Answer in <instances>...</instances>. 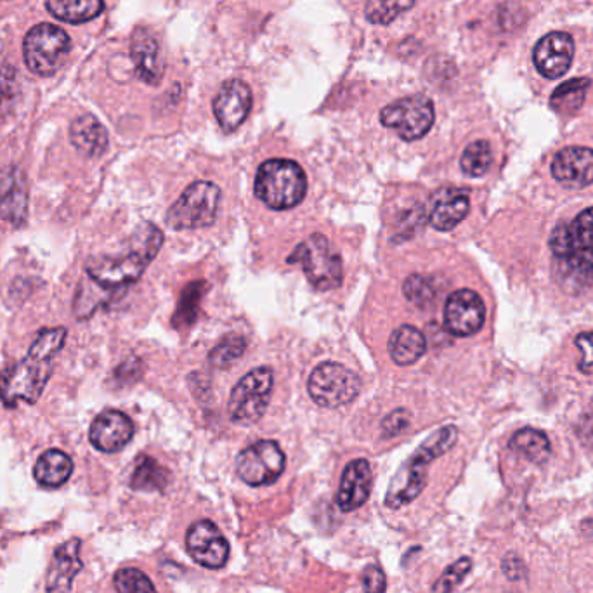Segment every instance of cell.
<instances>
[{
  "label": "cell",
  "instance_id": "cell-27",
  "mask_svg": "<svg viewBox=\"0 0 593 593\" xmlns=\"http://www.w3.org/2000/svg\"><path fill=\"white\" fill-rule=\"evenodd\" d=\"M46 7L56 20L82 25L103 13L105 0H47Z\"/></svg>",
  "mask_w": 593,
  "mask_h": 593
},
{
  "label": "cell",
  "instance_id": "cell-44",
  "mask_svg": "<svg viewBox=\"0 0 593 593\" xmlns=\"http://www.w3.org/2000/svg\"><path fill=\"white\" fill-rule=\"evenodd\" d=\"M576 434L580 437L583 446H587L588 450H593V415L581 417L578 427H576Z\"/></svg>",
  "mask_w": 593,
  "mask_h": 593
},
{
  "label": "cell",
  "instance_id": "cell-7",
  "mask_svg": "<svg viewBox=\"0 0 593 593\" xmlns=\"http://www.w3.org/2000/svg\"><path fill=\"white\" fill-rule=\"evenodd\" d=\"M72 49V39L63 28L40 23L28 30L23 40V59L30 72L51 77L63 66Z\"/></svg>",
  "mask_w": 593,
  "mask_h": 593
},
{
  "label": "cell",
  "instance_id": "cell-31",
  "mask_svg": "<svg viewBox=\"0 0 593 593\" xmlns=\"http://www.w3.org/2000/svg\"><path fill=\"white\" fill-rule=\"evenodd\" d=\"M417 0H366L365 16L372 25H389L415 6Z\"/></svg>",
  "mask_w": 593,
  "mask_h": 593
},
{
  "label": "cell",
  "instance_id": "cell-38",
  "mask_svg": "<svg viewBox=\"0 0 593 593\" xmlns=\"http://www.w3.org/2000/svg\"><path fill=\"white\" fill-rule=\"evenodd\" d=\"M18 96V75L14 66L6 65L0 70V118L6 117Z\"/></svg>",
  "mask_w": 593,
  "mask_h": 593
},
{
  "label": "cell",
  "instance_id": "cell-45",
  "mask_svg": "<svg viewBox=\"0 0 593 593\" xmlns=\"http://www.w3.org/2000/svg\"><path fill=\"white\" fill-rule=\"evenodd\" d=\"M581 533L587 538L588 541L593 543V519H587V521L581 522Z\"/></svg>",
  "mask_w": 593,
  "mask_h": 593
},
{
  "label": "cell",
  "instance_id": "cell-18",
  "mask_svg": "<svg viewBox=\"0 0 593 593\" xmlns=\"http://www.w3.org/2000/svg\"><path fill=\"white\" fill-rule=\"evenodd\" d=\"M552 176L566 188L581 189L593 184V150L569 146L559 151L552 162Z\"/></svg>",
  "mask_w": 593,
  "mask_h": 593
},
{
  "label": "cell",
  "instance_id": "cell-3",
  "mask_svg": "<svg viewBox=\"0 0 593 593\" xmlns=\"http://www.w3.org/2000/svg\"><path fill=\"white\" fill-rule=\"evenodd\" d=\"M457 441L458 429L455 425H444L427 437L415 453L401 465L396 476L392 477L385 495V507L399 510L415 502L427 486L431 463L443 457L444 453H448Z\"/></svg>",
  "mask_w": 593,
  "mask_h": 593
},
{
  "label": "cell",
  "instance_id": "cell-21",
  "mask_svg": "<svg viewBox=\"0 0 593 593\" xmlns=\"http://www.w3.org/2000/svg\"><path fill=\"white\" fill-rule=\"evenodd\" d=\"M80 545L79 538H73L54 550L53 561L47 571V593L72 592L73 580L84 567L80 559Z\"/></svg>",
  "mask_w": 593,
  "mask_h": 593
},
{
  "label": "cell",
  "instance_id": "cell-5",
  "mask_svg": "<svg viewBox=\"0 0 593 593\" xmlns=\"http://www.w3.org/2000/svg\"><path fill=\"white\" fill-rule=\"evenodd\" d=\"M254 193L269 209H294L307 193L306 172L294 160H266L257 170Z\"/></svg>",
  "mask_w": 593,
  "mask_h": 593
},
{
  "label": "cell",
  "instance_id": "cell-29",
  "mask_svg": "<svg viewBox=\"0 0 593 593\" xmlns=\"http://www.w3.org/2000/svg\"><path fill=\"white\" fill-rule=\"evenodd\" d=\"M170 481L169 470L155 458L141 455L137 458L131 476V488L137 491H163Z\"/></svg>",
  "mask_w": 593,
  "mask_h": 593
},
{
  "label": "cell",
  "instance_id": "cell-23",
  "mask_svg": "<svg viewBox=\"0 0 593 593\" xmlns=\"http://www.w3.org/2000/svg\"><path fill=\"white\" fill-rule=\"evenodd\" d=\"M469 210L470 198L467 191L457 188L441 189L434 198L429 221L437 231H451L469 216Z\"/></svg>",
  "mask_w": 593,
  "mask_h": 593
},
{
  "label": "cell",
  "instance_id": "cell-4",
  "mask_svg": "<svg viewBox=\"0 0 593 593\" xmlns=\"http://www.w3.org/2000/svg\"><path fill=\"white\" fill-rule=\"evenodd\" d=\"M163 245V233L155 224L146 222L136 231L131 248L118 257H99L87 264V276L108 290L131 285L143 276Z\"/></svg>",
  "mask_w": 593,
  "mask_h": 593
},
{
  "label": "cell",
  "instance_id": "cell-2",
  "mask_svg": "<svg viewBox=\"0 0 593 593\" xmlns=\"http://www.w3.org/2000/svg\"><path fill=\"white\" fill-rule=\"evenodd\" d=\"M562 281L583 290L593 283V207L583 210L569 224H561L550 236Z\"/></svg>",
  "mask_w": 593,
  "mask_h": 593
},
{
  "label": "cell",
  "instance_id": "cell-22",
  "mask_svg": "<svg viewBox=\"0 0 593 593\" xmlns=\"http://www.w3.org/2000/svg\"><path fill=\"white\" fill-rule=\"evenodd\" d=\"M28 217L27 181L20 169L7 174L0 186V219L14 228H21Z\"/></svg>",
  "mask_w": 593,
  "mask_h": 593
},
{
  "label": "cell",
  "instance_id": "cell-1",
  "mask_svg": "<svg viewBox=\"0 0 593 593\" xmlns=\"http://www.w3.org/2000/svg\"><path fill=\"white\" fill-rule=\"evenodd\" d=\"M66 335L65 326L42 330L27 356L0 373V399L7 408H16L20 401L28 405L39 401L53 375L54 358L65 346Z\"/></svg>",
  "mask_w": 593,
  "mask_h": 593
},
{
  "label": "cell",
  "instance_id": "cell-19",
  "mask_svg": "<svg viewBox=\"0 0 593 593\" xmlns=\"http://www.w3.org/2000/svg\"><path fill=\"white\" fill-rule=\"evenodd\" d=\"M134 437L131 418L118 410H106L92 422L89 439L96 450L117 453L124 450Z\"/></svg>",
  "mask_w": 593,
  "mask_h": 593
},
{
  "label": "cell",
  "instance_id": "cell-13",
  "mask_svg": "<svg viewBox=\"0 0 593 593\" xmlns=\"http://www.w3.org/2000/svg\"><path fill=\"white\" fill-rule=\"evenodd\" d=\"M486 306L481 295L462 288L448 297L444 306V326L455 337H470L483 328Z\"/></svg>",
  "mask_w": 593,
  "mask_h": 593
},
{
  "label": "cell",
  "instance_id": "cell-9",
  "mask_svg": "<svg viewBox=\"0 0 593 593\" xmlns=\"http://www.w3.org/2000/svg\"><path fill=\"white\" fill-rule=\"evenodd\" d=\"M274 373L268 366L248 372L233 387L228 401V415L236 425H254L264 417L271 401Z\"/></svg>",
  "mask_w": 593,
  "mask_h": 593
},
{
  "label": "cell",
  "instance_id": "cell-43",
  "mask_svg": "<svg viewBox=\"0 0 593 593\" xmlns=\"http://www.w3.org/2000/svg\"><path fill=\"white\" fill-rule=\"evenodd\" d=\"M141 370H143L141 361L136 358H131L129 361H125L124 365L118 366L115 375H117L120 382H134V380H137L139 375H141Z\"/></svg>",
  "mask_w": 593,
  "mask_h": 593
},
{
  "label": "cell",
  "instance_id": "cell-30",
  "mask_svg": "<svg viewBox=\"0 0 593 593\" xmlns=\"http://www.w3.org/2000/svg\"><path fill=\"white\" fill-rule=\"evenodd\" d=\"M588 89H590L588 79L567 80L552 92L550 106L561 115H574L585 103Z\"/></svg>",
  "mask_w": 593,
  "mask_h": 593
},
{
  "label": "cell",
  "instance_id": "cell-41",
  "mask_svg": "<svg viewBox=\"0 0 593 593\" xmlns=\"http://www.w3.org/2000/svg\"><path fill=\"white\" fill-rule=\"evenodd\" d=\"M574 344L581 351L580 372L593 373V333H580Z\"/></svg>",
  "mask_w": 593,
  "mask_h": 593
},
{
  "label": "cell",
  "instance_id": "cell-28",
  "mask_svg": "<svg viewBox=\"0 0 593 593\" xmlns=\"http://www.w3.org/2000/svg\"><path fill=\"white\" fill-rule=\"evenodd\" d=\"M510 450L519 453L521 457L526 458L528 462L535 463V465H543L550 458L552 453V446L545 432L536 431L531 427L521 429L515 432L512 439H510Z\"/></svg>",
  "mask_w": 593,
  "mask_h": 593
},
{
  "label": "cell",
  "instance_id": "cell-10",
  "mask_svg": "<svg viewBox=\"0 0 593 593\" xmlns=\"http://www.w3.org/2000/svg\"><path fill=\"white\" fill-rule=\"evenodd\" d=\"M307 392L321 408L349 405L361 392V378L347 366L326 361L314 368L307 380Z\"/></svg>",
  "mask_w": 593,
  "mask_h": 593
},
{
  "label": "cell",
  "instance_id": "cell-24",
  "mask_svg": "<svg viewBox=\"0 0 593 593\" xmlns=\"http://www.w3.org/2000/svg\"><path fill=\"white\" fill-rule=\"evenodd\" d=\"M70 141L77 150L89 158H99L108 150V132L94 115H80L70 125Z\"/></svg>",
  "mask_w": 593,
  "mask_h": 593
},
{
  "label": "cell",
  "instance_id": "cell-35",
  "mask_svg": "<svg viewBox=\"0 0 593 593\" xmlns=\"http://www.w3.org/2000/svg\"><path fill=\"white\" fill-rule=\"evenodd\" d=\"M403 294L413 306L429 307L436 299V288L431 278L424 274H411L403 285Z\"/></svg>",
  "mask_w": 593,
  "mask_h": 593
},
{
  "label": "cell",
  "instance_id": "cell-12",
  "mask_svg": "<svg viewBox=\"0 0 593 593\" xmlns=\"http://www.w3.org/2000/svg\"><path fill=\"white\" fill-rule=\"evenodd\" d=\"M287 457L276 441H259L236 458V472L248 486H268L280 479Z\"/></svg>",
  "mask_w": 593,
  "mask_h": 593
},
{
  "label": "cell",
  "instance_id": "cell-25",
  "mask_svg": "<svg viewBox=\"0 0 593 593\" xmlns=\"http://www.w3.org/2000/svg\"><path fill=\"white\" fill-rule=\"evenodd\" d=\"M387 349L396 365L411 366L427 352V339L415 326L401 325L391 333Z\"/></svg>",
  "mask_w": 593,
  "mask_h": 593
},
{
  "label": "cell",
  "instance_id": "cell-26",
  "mask_svg": "<svg viewBox=\"0 0 593 593\" xmlns=\"http://www.w3.org/2000/svg\"><path fill=\"white\" fill-rule=\"evenodd\" d=\"M72 458L61 450H47L35 463L33 476L44 488H59L72 477Z\"/></svg>",
  "mask_w": 593,
  "mask_h": 593
},
{
  "label": "cell",
  "instance_id": "cell-8",
  "mask_svg": "<svg viewBox=\"0 0 593 593\" xmlns=\"http://www.w3.org/2000/svg\"><path fill=\"white\" fill-rule=\"evenodd\" d=\"M221 203V189L209 181H196L184 189L183 195L170 207L165 222L170 228H209L214 224Z\"/></svg>",
  "mask_w": 593,
  "mask_h": 593
},
{
  "label": "cell",
  "instance_id": "cell-34",
  "mask_svg": "<svg viewBox=\"0 0 593 593\" xmlns=\"http://www.w3.org/2000/svg\"><path fill=\"white\" fill-rule=\"evenodd\" d=\"M247 349V339L242 335L231 333L228 337L217 344L209 354V363L216 368H229V366L236 363L238 359L242 358L243 352Z\"/></svg>",
  "mask_w": 593,
  "mask_h": 593
},
{
  "label": "cell",
  "instance_id": "cell-39",
  "mask_svg": "<svg viewBox=\"0 0 593 593\" xmlns=\"http://www.w3.org/2000/svg\"><path fill=\"white\" fill-rule=\"evenodd\" d=\"M408 425H410V411L406 408H398L382 420V434L384 437L399 436Z\"/></svg>",
  "mask_w": 593,
  "mask_h": 593
},
{
  "label": "cell",
  "instance_id": "cell-40",
  "mask_svg": "<svg viewBox=\"0 0 593 593\" xmlns=\"http://www.w3.org/2000/svg\"><path fill=\"white\" fill-rule=\"evenodd\" d=\"M361 583H363L365 593H385L387 590V578H385L382 567L377 564L366 567L361 574Z\"/></svg>",
  "mask_w": 593,
  "mask_h": 593
},
{
  "label": "cell",
  "instance_id": "cell-16",
  "mask_svg": "<svg viewBox=\"0 0 593 593\" xmlns=\"http://www.w3.org/2000/svg\"><path fill=\"white\" fill-rule=\"evenodd\" d=\"M574 42L571 35L564 32H552L545 35L536 44L533 61L536 70L545 79H561L573 63Z\"/></svg>",
  "mask_w": 593,
  "mask_h": 593
},
{
  "label": "cell",
  "instance_id": "cell-6",
  "mask_svg": "<svg viewBox=\"0 0 593 593\" xmlns=\"http://www.w3.org/2000/svg\"><path fill=\"white\" fill-rule=\"evenodd\" d=\"M288 264H299L311 287L318 292L335 290L344 280V264L339 250L320 233L297 245L288 257Z\"/></svg>",
  "mask_w": 593,
  "mask_h": 593
},
{
  "label": "cell",
  "instance_id": "cell-11",
  "mask_svg": "<svg viewBox=\"0 0 593 593\" xmlns=\"http://www.w3.org/2000/svg\"><path fill=\"white\" fill-rule=\"evenodd\" d=\"M436 120V111L427 96L398 99L380 111V122L398 132L403 141H418L427 136Z\"/></svg>",
  "mask_w": 593,
  "mask_h": 593
},
{
  "label": "cell",
  "instance_id": "cell-42",
  "mask_svg": "<svg viewBox=\"0 0 593 593\" xmlns=\"http://www.w3.org/2000/svg\"><path fill=\"white\" fill-rule=\"evenodd\" d=\"M503 573L509 578L510 581H521L526 576V567L524 562L521 561V557L517 554L510 552L502 562Z\"/></svg>",
  "mask_w": 593,
  "mask_h": 593
},
{
  "label": "cell",
  "instance_id": "cell-37",
  "mask_svg": "<svg viewBox=\"0 0 593 593\" xmlns=\"http://www.w3.org/2000/svg\"><path fill=\"white\" fill-rule=\"evenodd\" d=\"M470 571H472V559L469 557L458 559L457 562L446 567V571L439 576V580L432 588V593H453V590L467 578Z\"/></svg>",
  "mask_w": 593,
  "mask_h": 593
},
{
  "label": "cell",
  "instance_id": "cell-33",
  "mask_svg": "<svg viewBox=\"0 0 593 593\" xmlns=\"http://www.w3.org/2000/svg\"><path fill=\"white\" fill-rule=\"evenodd\" d=\"M205 288H207L205 281H191L188 287L184 288L181 300H179V306H177L176 316L172 320L176 328L195 323L198 309H200V300L205 294Z\"/></svg>",
  "mask_w": 593,
  "mask_h": 593
},
{
  "label": "cell",
  "instance_id": "cell-20",
  "mask_svg": "<svg viewBox=\"0 0 593 593\" xmlns=\"http://www.w3.org/2000/svg\"><path fill=\"white\" fill-rule=\"evenodd\" d=\"M131 58L137 77L144 84L158 85L165 73L162 49L157 37L148 28H136L132 33Z\"/></svg>",
  "mask_w": 593,
  "mask_h": 593
},
{
  "label": "cell",
  "instance_id": "cell-36",
  "mask_svg": "<svg viewBox=\"0 0 593 593\" xmlns=\"http://www.w3.org/2000/svg\"><path fill=\"white\" fill-rule=\"evenodd\" d=\"M118 593H158L150 578L136 567H124L113 578Z\"/></svg>",
  "mask_w": 593,
  "mask_h": 593
},
{
  "label": "cell",
  "instance_id": "cell-32",
  "mask_svg": "<svg viewBox=\"0 0 593 593\" xmlns=\"http://www.w3.org/2000/svg\"><path fill=\"white\" fill-rule=\"evenodd\" d=\"M491 163H493V153L488 141H474L463 151L460 169L465 176L481 177L488 172Z\"/></svg>",
  "mask_w": 593,
  "mask_h": 593
},
{
  "label": "cell",
  "instance_id": "cell-14",
  "mask_svg": "<svg viewBox=\"0 0 593 593\" xmlns=\"http://www.w3.org/2000/svg\"><path fill=\"white\" fill-rule=\"evenodd\" d=\"M186 548L191 559L205 569H222L228 564L229 543L221 529L209 519L191 524L186 535Z\"/></svg>",
  "mask_w": 593,
  "mask_h": 593
},
{
  "label": "cell",
  "instance_id": "cell-15",
  "mask_svg": "<svg viewBox=\"0 0 593 593\" xmlns=\"http://www.w3.org/2000/svg\"><path fill=\"white\" fill-rule=\"evenodd\" d=\"M252 103V91L243 80L233 79L222 85L212 101V110L222 131H236L247 120Z\"/></svg>",
  "mask_w": 593,
  "mask_h": 593
},
{
  "label": "cell",
  "instance_id": "cell-17",
  "mask_svg": "<svg viewBox=\"0 0 593 593\" xmlns=\"http://www.w3.org/2000/svg\"><path fill=\"white\" fill-rule=\"evenodd\" d=\"M373 486L372 465L365 458H358L347 463L346 469L342 472L339 491L335 495V503L342 512H354L363 507Z\"/></svg>",
  "mask_w": 593,
  "mask_h": 593
}]
</instances>
